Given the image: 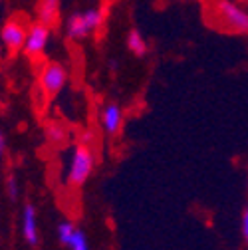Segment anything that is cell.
I'll list each match as a JSON object with an SVG mask.
<instances>
[{
  "instance_id": "6da1fadb",
  "label": "cell",
  "mask_w": 248,
  "mask_h": 250,
  "mask_svg": "<svg viewBox=\"0 0 248 250\" xmlns=\"http://www.w3.org/2000/svg\"><path fill=\"white\" fill-rule=\"evenodd\" d=\"M207 20L223 34L248 36V6L244 0H207Z\"/></svg>"
},
{
  "instance_id": "7a4b0ae2",
  "label": "cell",
  "mask_w": 248,
  "mask_h": 250,
  "mask_svg": "<svg viewBox=\"0 0 248 250\" xmlns=\"http://www.w3.org/2000/svg\"><path fill=\"white\" fill-rule=\"evenodd\" d=\"M98 163V155L94 149V143L85 141V137L78 143H74L68 151L66 157V167H64V179L72 189H80L83 187L91 175L96 171Z\"/></svg>"
},
{
  "instance_id": "3957f363",
  "label": "cell",
  "mask_w": 248,
  "mask_h": 250,
  "mask_svg": "<svg viewBox=\"0 0 248 250\" xmlns=\"http://www.w3.org/2000/svg\"><path fill=\"white\" fill-rule=\"evenodd\" d=\"M103 22H105V12L102 6L87 4L83 8H78L64 22L66 38L72 42H85L100 32Z\"/></svg>"
},
{
  "instance_id": "277c9868",
  "label": "cell",
  "mask_w": 248,
  "mask_h": 250,
  "mask_svg": "<svg viewBox=\"0 0 248 250\" xmlns=\"http://www.w3.org/2000/svg\"><path fill=\"white\" fill-rule=\"evenodd\" d=\"M70 82V70L64 62L48 60L38 72V87L46 98H56L66 89Z\"/></svg>"
},
{
  "instance_id": "5b68a950",
  "label": "cell",
  "mask_w": 248,
  "mask_h": 250,
  "mask_svg": "<svg viewBox=\"0 0 248 250\" xmlns=\"http://www.w3.org/2000/svg\"><path fill=\"white\" fill-rule=\"evenodd\" d=\"M50 42H52V28L42 22H32V24H28L22 54L30 60H40L48 52Z\"/></svg>"
},
{
  "instance_id": "8992f818",
  "label": "cell",
  "mask_w": 248,
  "mask_h": 250,
  "mask_svg": "<svg viewBox=\"0 0 248 250\" xmlns=\"http://www.w3.org/2000/svg\"><path fill=\"white\" fill-rule=\"evenodd\" d=\"M28 32V24L22 18H8L0 24V48L4 52H22L24 40Z\"/></svg>"
},
{
  "instance_id": "52a82bcc",
  "label": "cell",
  "mask_w": 248,
  "mask_h": 250,
  "mask_svg": "<svg viewBox=\"0 0 248 250\" xmlns=\"http://www.w3.org/2000/svg\"><path fill=\"white\" fill-rule=\"evenodd\" d=\"M56 236H58V242L66 250H91L85 230L80 229L70 218L60 221V225L56 229Z\"/></svg>"
},
{
  "instance_id": "ba28073f",
  "label": "cell",
  "mask_w": 248,
  "mask_h": 250,
  "mask_svg": "<svg viewBox=\"0 0 248 250\" xmlns=\"http://www.w3.org/2000/svg\"><path fill=\"white\" fill-rule=\"evenodd\" d=\"M100 129L105 137H117L123 129V123H125V109H123L117 102H105L100 107Z\"/></svg>"
},
{
  "instance_id": "9c48e42d",
  "label": "cell",
  "mask_w": 248,
  "mask_h": 250,
  "mask_svg": "<svg viewBox=\"0 0 248 250\" xmlns=\"http://www.w3.org/2000/svg\"><path fill=\"white\" fill-rule=\"evenodd\" d=\"M20 234L28 246L40 244V214L32 203H26L20 210Z\"/></svg>"
},
{
  "instance_id": "30bf717a",
  "label": "cell",
  "mask_w": 248,
  "mask_h": 250,
  "mask_svg": "<svg viewBox=\"0 0 248 250\" xmlns=\"http://www.w3.org/2000/svg\"><path fill=\"white\" fill-rule=\"evenodd\" d=\"M60 12H62L60 0H36V4H34L36 22H42L50 28L60 20Z\"/></svg>"
},
{
  "instance_id": "8fae6325",
  "label": "cell",
  "mask_w": 248,
  "mask_h": 250,
  "mask_svg": "<svg viewBox=\"0 0 248 250\" xmlns=\"http://www.w3.org/2000/svg\"><path fill=\"white\" fill-rule=\"evenodd\" d=\"M125 48L135 58H143L149 52V42H147V38L139 32L137 28H131L129 32H127V36H125Z\"/></svg>"
},
{
  "instance_id": "7c38bea8",
  "label": "cell",
  "mask_w": 248,
  "mask_h": 250,
  "mask_svg": "<svg viewBox=\"0 0 248 250\" xmlns=\"http://www.w3.org/2000/svg\"><path fill=\"white\" fill-rule=\"evenodd\" d=\"M44 131H46V139L52 145H64L68 141V127L60 121H48Z\"/></svg>"
},
{
  "instance_id": "4fadbf2b",
  "label": "cell",
  "mask_w": 248,
  "mask_h": 250,
  "mask_svg": "<svg viewBox=\"0 0 248 250\" xmlns=\"http://www.w3.org/2000/svg\"><path fill=\"white\" fill-rule=\"evenodd\" d=\"M4 189H6V195L10 201H16L20 197V191H22V187H20V181L16 175H8L6 181H4Z\"/></svg>"
},
{
  "instance_id": "5bb4252c",
  "label": "cell",
  "mask_w": 248,
  "mask_h": 250,
  "mask_svg": "<svg viewBox=\"0 0 248 250\" xmlns=\"http://www.w3.org/2000/svg\"><path fill=\"white\" fill-rule=\"evenodd\" d=\"M240 240H242V248L248 250V205L240 214Z\"/></svg>"
},
{
  "instance_id": "9a60e30c",
  "label": "cell",
  "mask_w": 248,
  "mask_h": 250,
  "mask_svg": "<svg viewBox=\"0 0 248 250\" xmlns=\"http://www.w3.org/2000/svg\"><path fill=\"white\" fill-rule=\"evenodd\" d=\"M6 151H8V141H6V135H4V131L0 129V161L4 159Z\"/></svg>"
},
{
  "instance_id": "2e32d148",
  "label": "cell",
  "mask_w": 248,
  "mask_h": 250,
  "mask_svg": "<svg viewBox=\"0 0 248 250\" xmlns=\"http://www.w3.org/2000/svg\"><path fill=\"white\" fill-rule=\"evenodd\" d=\"M244 4H246V6H248V0H244Z\"/></svg>"
}]
</instances>
